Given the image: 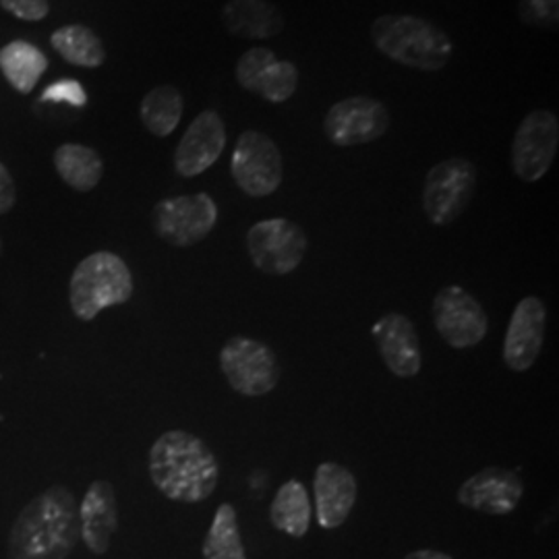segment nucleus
Instances as JSON below:
<instances>
[{"label": "nucleus", "mask_w": 559, "mask_h": 559, "mask_svg": "<svg viewBox=\"0 0 559 559\" xmlns=\"http://www.w3.org/2000/svg\"><path fill=\"white\" fill-rule=\"evenodd\" d=\"M81 539L80 506L71 489L52 485L20 512L9 533V559H67Z\"/></svg>", "instance_id": "f257e3e1"}, {"label": "nucleus", "mask_w": 559, "mask_h": 559, "mask_svg": "<svg viewBox=\"0 0 559 559\" xmlns=\"http://www.w3.org/2000/svg\"><path fill=\"white\" fill-rule=\"evenodd\" d=\"M222 25L235 38L270 40L284 32V15L270 0H228L222 7Z\"/></svg>", "instance_id": "aec40b11"}, {"label": "nucleus", "mask_w": 559, "mask_h": 559, "mask_svg": "<svg viewBox=\"0 0 559 559\" xmlns=\"http://www.w3.org/2000/svg\"><path fill=\"white\" fill-rule=\"evenodd\" d=\"M46 69V55L29 41H9L4 48H0V71L21 94L34 92Z\"/></svg>", "instance_id": "5701e85b"}, {"label": "nucleus", "mask_w": 559, "mask_h": 559, "mask_svg": "<svg viewBox=\"0 0 559 559\" xmlns=\"http://www.w3.org/2000/svg\"><path fill=\"white\" fill-rule=\"evenodd\" d=\"M218 360L228 385L247 399L267 396L278 385V359L261 340L233 336L224 342Z\"/></svg>", "instance_id": "39448f33"}, {"label": "nucleus", "mask_w": 559, "mask_h": 559, "mask_svg": "<svg viewBox=\"0 0 559 559\" xmlns=\"http://www.w3.org/2000/svg\"><path fill=\"white\" fill-rule=\"evenodd\" d=\"M150 479L168 500L200 503L207 500L221 480V464L205 441L173 429L162 433L147 456Z\"/></svg>", "instance_id": "f03ea898"}, {"label": "nucleus", "mask_w": 559, "mask_h": 559, "mask_svg": "<svg viewBox=\"0 0 559 559\" xmlns=\"http://www.w3.org/2000/svg\"><path fill=\"white\" fill-rule=\"evenodd\" d=\"M524 485L514 471L487 466L464 480L459 489V503L489 516H508L520 506Z\"/></svg>", "instance_id": "2eb2a0df"}, {"label": "nucleus", "mask_w": 559, "mask_h": 559, "mask_svg": "<svg viewBox=\"0 0 559 559\" xmlns=\"http://www.w3.org/2000/svg\"><path fill=\"white\" fill-rule=\"evenodd\" d=\"M0 7L23 21H41L50 13L48 0H0Z\"/></svg>", "instance_id": "c85d7f7f"}, {"label": "nucleus", "mask_w": 559, "mask_h": 559, "mask_svg": "<svg viewBox=\"0 0 559 559\" xmlns=\"http://www.w3.org/2000/svg\"><path fill=\"white\" fill-rule=\"evenodd\" d=\"M309 240L299 224L270 218L253 224L247 233V251L253 265L267 276H288L299 270Z\"/></svg>", "instance_id": "1a4fd4ad"}, {"label": "nucleus", "mask_w": 559, "mask_h": 559, "mask_svg": "<svg viewBox=\"0 0 559 559\" xmlns=\"http://www.w3.org/2000/svg\"><path fill=\"white\" fill-rule=\"evenodd\" d=\"M547 334V307L539 297H524L516 305L503 340V362L524 373L539 359Z\"/></svg>", "instance_id": "4468645a"}, {"label": "nucleus", "mask_w": 559, "mask_h": 559, "mask_svg": "<svg viewBox=\"0 0 559 559\" xmlns=\"http://www.w3.org/2000/svg\"><path fill=\"white\" fill-rule=\"evenodd\" d=\"M390 122V110L383 102L371 96H350L328 110L323 131L330 143L338 147H357L383 138Z\"/></svg>", "instance_id": "9b49d317"}, {"label": "nucleus", "mask_w": 559, "mask_h": 559, "mask_svg": "<svg viewBox=\"0 0 559 559\" xmlns=\"http://www.w3.org/2000/svg\"><path fill=\"white\" fill-rule=\"evenodd\" d=\"M240 87L270 104L290 100L299 87V69L290 60H278L270 48H249L235 69Z\"/></svg>", "instance_id": "ddd939ff"}, {"label": "nucleus", "mask_w": 559, "mask_h": 559, "mask_svg": "<svg viewBox=\"0 0 559 559\" xmlns=\"http://www.w3.org/2000/svg\"><path fill=\"white\" fill-rule=\"evenodd\" d=\"M477 189V168L466 158H450L436 164L423 187V210L436 226L459 221L471 205Z\"/></svg>", "instance_id": "423d86ee"}, {"label": "nucleus", "mask_w": 559, "mask_h": 559, "mask_svg": "<svg viewBox=\"0 0 559 559\" xmlns=\"http://www.w3.org/2000/svg\"><path fill=\"white\" fill-rule=\"evenodd\" d=\"M221 218L212 195H177L158 201L152 212V224L164 242L187 249L210 237Z\"/></svg>", "instance_id": "6e6552de"}, {"label": "nucleus", "mask_w": 559, "mask_h": 559, "mask_svg": "<svg viewBox=\"0 0 559 559\" xmlns=\"http://www.w3.org/2000/svg\"><path fill=\"white\" fill-rule=\"evenodd\" d=\"M17 201V187L7 166L0 162V214H9Z\"/></svg>", "instance_id": "c756f323"}, {"label": "nucleus", "mask_w": 559, "mask_h": 559, "mask_svg": "<svg viewBox=\"0 0 559 559\" xmlns=\"http://www.w3.org/2000/svg\"><path fill=\"white\" fill-rule=\"evenodd\" d=\"M203 559H247L240 539L239 516L233 503H222L201 547Z\"/></svg>", "instance_id": "a878e982"}, {"label": "nucleus", "mask_w": 559, "mask_h": 559, "mask_svg": "<svg viewBox=\"0 0 559 559\" xmlns=\"http://www.w3.org/2000/svg\"><path fill=\"white\" fill-rule=\"evenodd\" d=\"M519 20L526 27L554 32L559 25V0H519Z\"/></svg>", "instance_id": "bb28decb"}, {"label": "nucleus", "mask_w": 559, "mask_h": 559, "mask_svg": "<svg viewBox=\"0 0 559 559\" xmlns=\"http://www.w3.org/2000/svg\"><path fill=\"white\" fill-rule=\"evenodd\" d=\"M559 120L551 110H531L512 141V173L522 182H539L558 156Z\"/></svg>", "instance_id": "9d476101"}, {"label": "nucleus", "mask_w": 559, "mask_h": 559, "mask_svg": "<svg viewBox=\"0 0 559 559\" xmlns=\"http://www.w3.org/2000/svg\"><path fill=\"white\" fill-rule=\"evenodd\" d=\"M0 255H2V240H0Z\"/></svg>", "instance_id": "2f4dec72"}, {"label": "nucleus", "mask_w": 559, "mask_h": 559, "mask_svg": "<svg viewBox=\"0 0 559 559\" xmlns=\"http://www.w3.org/2000/svg\"><path fill=\"white\" fill-rule=\"evenodd\" d=\"M55 168L71 189L87 193L100 185L104 162L100 154L81 143H64L55 152Z\"/></svg>", "instance_id": "4be33fe9"}, {"label": "nucleus", "mask_w": 559, "mask_h": 559, "mask_svg": "<svg viewBox=\"0 0 559 559\" xmlns=\"http://www.w3.org/2000/svg\"><path fill=\"white\" fill-rule=\"evenodd\" d=\"M371 40L383 57L408 69L438 73L454 57V41L417 15H381L371 23Z\"/></svg>", "instance_id": "7ed1b4c3"}, {"label": "nucleus", "mask_w": 559, "mask_h": 559, "mask_svg": "<svg viewBox=\"0 0 559 559\" xmlns=\"http://www.w3.org/2000/svg\"><path fill=\"white\" fill-rule=\"evenodd\" d=\"M52 48L62 59L75 67L96 69L104 64L106 50L100 36L85 25H67L52 34Z\"/></svg>", "instance_id": "393cba45"}, {"label": "nucleus", "mask_w": 559, "mask_h": 559, "mask_svg": "<svg viewBox=\"0 0 559 559\" xmlns=\"http://www.w3.org/2000/svg\"><path fill=\"white\" fill-rule=\"evenodd\" d=\"M230 175L249 198L274 195L284 180V158L278 143L261 131H245L237 140Z\"/></svg>", "instance_id": "0eeeda50"}, {"label": "nucleus", "mask_w": 559, "mask_h": 559, "mask_svg": "<svg viewBox=\"0 0 559 559\" xmlns=\"http://www.w3.org/2000/svg\"><path fill=\"white\" fill-rule=\"evenodd\" d=\"M135 290L133 274L122 258L96 251L78 263L69 282V302L81 321L96 320L104 309L129 302Z\"/></svg>", "instance_id": "20e7f679"}, {"label": "nucleus", "mask_w": 559, "mask_h": 559, "mask_svg": "<svg viewBox=\"0 0 559 559\" xmlns=\"http://www.w3.org/2000/svg\"><path fill=\"white\" fill-rule=\"evenodd\" d=\"M404 559H454L452 556H448V554H443V551H438V549H417V551H413V554H408Z\"/></svg>", "instance_id": "7c9ffc66"}, {"label": "nucleus", "mask_w": 559, "mask_h": 559, "mask_svg": "<svg viewBox=\"0 0 559 559\" xmlns=\"http://www.w3.org/2000/svg\"><path fill=\"white\" fill-rule=\"evenodd\" d=\"M226 147V124L216 110L198 115L175 152V170L185 179L200 177L212 168Z\"/></svg>", "instance_id": "dca6fc26"}, {"label": "nucleus", "mask_w": 559, "mask_h": 559, "mask_svg": "<svg viewBox=\"0 0 559 559\" xmlns=\"http://www.w3.org/2000/svg\"><path fill=\"white\" fill-rule=\"evenodd\" d=\"M385 367L402 380L419 376L423 367L419 334L415 323L402 313H385L371 328Z\"/></svg>", "instance_id": "f3484780"}, {"label": "nucleus", "mask_w": 559, "mask_h": 559, "mask_svg": "<svg viewBox=\"0 0 559 559\" xmlns=\"http://www.w3.org/2000/svg\"><path fill=\"white\" fill-rule=\"evenodd\" d=\"M316 512L321 528L334 531L350 516L357 501V479L338 462H321L313 479Z\"/></svg>", "instance_id": "6ab92c4d"}, {"label": "nucleus", "mask_w": 559, "mask_h": 559, "mask_svg": "<svg viewBox=\"0 0 559 559\" xmlns=\"http://www.w3.org/2000/svg\"><path fill=\"white\" fill-rule=\"evenodd\" d=\"M41 102H64L75 108H83L87 104V94L80 81L60 80L52 83L41 92Z\"/></svg>", "instance_id": "cd10ccee"}, {"label": "nucleus", "mask_w": 559, "mask_h": 559, "mask_svg": "<svg viewBox=\"0 0 559 559\" xmlns=\"http://www.w3.org/2000/svg\"><path fill=\"white\" fill-rule=\"evenodd\" d=\"M431 311L438 334L456 350L477 346L489 332V318L479 300L459 284L441 288Z\"/></svg>", "instance_id": "f8f14e48"}, {"label": "nucleus", "mask_w": 559, "mask_h": 559, "mask_svg": "<svg viewBox=\"0 0 559 559\" xmlns=\"http://www.w3.org/2000/svg\"><path fill=\"white\" fill-rule=\"evenodd\" d=\"M81 539L94 556H104L110 549L119 531V503L112 483L98 479L90 485L80 506Z\"/></svg>", "instance_id": "a211bd4d"}, {"label": "nucleus", "mask_w": 559, "mask_h": 559, "mask_svg": "<svg viewBox=\"0 0 559 559\" xmlns=\"http://www.w3.org/2000/svg\"><path fill=\"white\" fill-rule=\"evenodd\" d=\"M185 112V98L175 85H158L143 96L140 119L143 127L156 135L168 138L177 131Z\"/></svg>", "instance_id": "b1692460"}, {"label": "nucleus", "mask_w": 559, "mask_h": 559, "mask_svg": "<svg viewBox=\"0 0 559 559\" xmlns=\"http://www.w3.org/2000/svg\"><path fill=\"white\" fill-rule=\"evenodd\" d=\"M270 520L276 531L288 537L302 539L309 533L311 500L307 487L300 480H286L280 487L270 508Z\"/></svg>", "instance_id": "412c9836"}]
</instances>
